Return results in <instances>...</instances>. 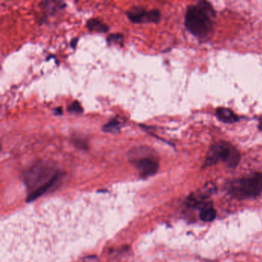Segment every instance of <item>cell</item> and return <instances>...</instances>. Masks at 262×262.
Segmentation results:
<instances>
[{
	"label": "cell",
	"mask_w": 262,
	"mask_h": 262,
	"mask_svg": "<svg viewBox=\"0 0 262 262\" xmlns=\"http://www.w3.org/2000/svg\"><path fill=\"white\" fill-rule=\"evenodd\" d=\"M63 172L49 161H39L24 171V180L30 191L27 202L36 200L59 185Z\"/></svg>",
	"instance_id": "obj_1"
},
{
	"label": "cell",
	"mask_w": 262,
	"mask_h": 262,
	"mask_svg": "<svg viewBox=\"0 0 262 262\" xmlns=\"http://www.w3.org/2000/svg\"><path fill=\"white\" fill-rule=\"evenodd\" d=\"M215 11L210 3L202 1L190 6L185 17L187 30L199 39H206L214 27Z\"/></svg>",
	"instance_id": "obj_2"
},
{
	"label": "cell",
	"mask_w": 262,
	"mask_h": 262,
	"mask_svg": "<svg viewBox=\"0 0 262 262\" xmlns=\"http://www.w3.org/2000/svg\"><path fill=\"white\" fill-rule=\"evenodd\" d=\"M241 155L238 150L229 142H220L210 147L205 158L204 167H209L222 162L230 168H234L240 162Z\"/></svg>",
	"instance_id": "obj_3"
},
{
	"label": "cell",
	"mask_w": 262,
	"mask_h": 262,
	"mask_svg": "<svg viewBox=\"0 0 262 262\" xmlns=\"http://www.w3.org/2000/svg\"><path fill=\"white\" fill-rule=\"evenodd\" d=\"M128 159L144 179L155 176L159 170V162L147 147L132 148L128 151Z\"/></svg>",
	"instance_id": "obj_4"
},
{
	"label": "cell",
	"mask_w": 262,
	"mask_h": 262,
	"mask_svg": "<svg viewBox=\"0 0 262 262\" xmlns=\"http://www.w3.org/2000/svg\"><path fill=\"white\" fill-rule=\"evenodd\" d=\"M229 191L232 195L238 199L256 197L262 191V173H255L231 182Z\"/></svg>",
	"instance_id": "obj_5"
},
{
	"label": "cell",
	"mask_w": 262,
	"mask_h": 262,
	"mask_svg": "<svg viewBox=\"0 0 262 262\" xmlns=\"http://www.w3.org/2000/svg\"><path fill=\"white\" fill-rule=\"evenodd\" d=\"M127 17L133 24H158L161 19L159 10H146L142 7H134L126 12Z\"/></svg>",
	"instance_id": "obj_6"
},
{
	"label": "cell",
	"mask_w": 262,
	"mask_h": 262,
	"mask_svg": "<svg viewBox=\"0 0 262 262\" xmlns=\"http://www.w3.org/2000/svg\"><path fill=\"white\" fill-rule=\"evenodd\" d=\"M216 116L217 119L225 123H234L238 122L240 117L236 115L232 110L230 108L220 107L216 110Z\"/></svg>",
	"instance_id": "obj_7"
},
{
	"label": "cell",
	"mask_w": 262,
	"mask_h": 262,
	"mask_svg": "<svg viewBox=\"0 0 262 262\" xmlns=\"http://www.w3.org/2000/svg\"><path fill=\"white\" fill-rule=\"evenodd\" d=\"M86 27L89 30L96 33H106L110 30V27L107 24H104L102 21L96 18H92L89 19L86 23Z\"/></svg>",
	"instance_id": "obj_8"
},
{
	"label": "cell",
	"mask_w": 262,
	"mask_h": 262,
	"mask_svg": "<svg viewBox=\"0 0 262 262\" xmlns=\"http://www.w3.org/2000/svg\"><path fill=\"white\" fill-rule=\"evenodd\" d=\"M122 125V122H120L117 118H114L103 125L102 131L104 133H111V134H118L120 133Z\"/></svg>",
	"instance_id": "obj_9"
},
{
	"label": "cell",
	"mask_w": 262,
	"mask_h": 262,
	"mask_svg": "<svg viewBox=\"0 0 262 262\" xmlns=\"http://www.w3.org/2000/svg\"><path fill=\"white\" fill-rule=\"evenodd\" d=\"M71 142L76 148L81 150H87L89 148L88 142L85 138L80 135L74 134L72 136Z\"/></svg>",
	"instance_id": "obj_10"
},
{
	"label": "cell",
	"mask_w": 262,
	"mask_h": 262,
	"mask_svg": "<svg viewBox=\"0 0 262 262\" xmlns=\"http://www.w3.org/2000/svg\"><path fill=\"white\" fill-rule=\"evenodd\" d=\"M216 217V211L211 207H205L201 211L200 217L205 222H212Z\"/></svg>",
	"instance_id": "obj_11"
},
{
	"label": "cell",
	"mask_w": 262,
	"mask_h": 262,
	"mask_svg": "<svg viewBox=\"0 0 262 262\" xmlns=\"http://www.w3.org/2000/svg\"><path fill=\"white\" fill-rule=\"evenodd\" d=\"M107 42L108 44H116V45H123L124 36L120 33H113L107 37Z\"/></svg>",
	"instance_id": "obj_12"
},
{
	"label": "cell",
	"mask_w": 262,
	"mask_h": 262,
	"mask_svg": "<svg viewBox=\"0 0 262 262\" xmlns=\"http://www.w3.org/2000/svg\"><path fill=\"white\" fill-rule=\"evenodd\" d=\"M67 110H68L69 113H76V114H80V113H83V108L78 101H74V102H72L69 105Z\"/></svg>",
	"instance_id": "obj_13"
},
{
	"label": "cell",
	"mask_w": 262,
	"mask_h": 262,
	"mask_svg": "<svg viewBox=\"0 0 262 262\" xmlns=\"http://www.w3.org/2000/svg\"><path fill=\"white\" fill-rule=\"evenodd\" d=\"M53 112H54L55 115H56V116H61L62 114V107H57V108L53 110Z\"/></svg>",
	"instance_id": "obj_14"
},
{
	"label": "cell",
	"mask_w": 262,
	"mask_h": 262,
	"mask_svg": "<svg viewBox=\"0 0 262 262\" xmlns=\"http://www.w3.org/2000/svg\"><path fill=\"white\" fill-rule=\"evenodd\" d=\"M78 40H79L78 38H74V39H72L71 42H70V47L73 49L76 48Z\"/></svg>",
	"instance_id": "obj_15"
}]
</instances>
